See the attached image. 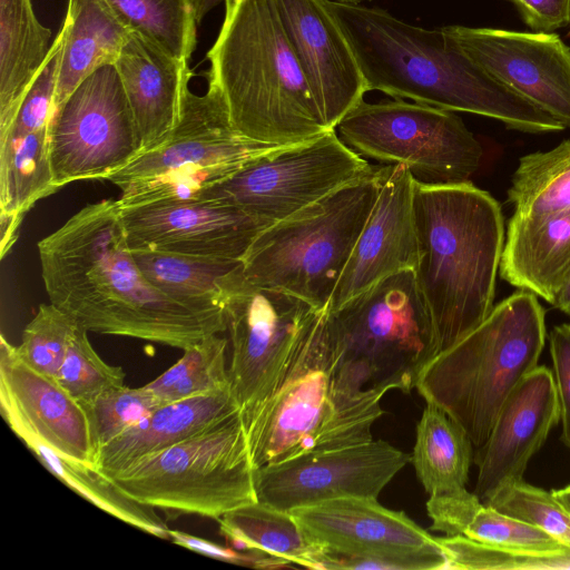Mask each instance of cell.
<instances>
[{"mask_svg": "<svg viewBox=\"0 0 570 570\" xmlns=\"http://www.w3.org/2000/svg\"><path fill=\"white\" fill-rule=\"evenodd\" d=\"M37 248L50 303L87 332L184 351L227 331L226 315L196 313L150 284L128 245L118 200L83 206Z\"/></svg>", "mask_w": 570, "mask_h": 570, "instance_id": "obj_1", "label": "cell"}, {"mask_svg": "<svg viewBox=\"0 0 570 570\" xmlns=\"http://www.w3.org/2000/svg\"><path fill=\"white\" fill-rule=\"evenodd\" d=\"M325 2L355 55L368 91L489 117L523 132L564 129L485 73L450 45L441 29L412 26L382 9Z\"/></svg>", "mask_w": 570, "mask_h": 570, "instance_id": "obj_2", "label": "cell"}, {"mask_svg": "<svg viewBox=\"0 0 570 570\" xmlns=\"http://www.w3.org/2000/svg\"><path fill=\"white\" fill-rule=\"evenodd\" d=\"M413 209L419 242L414 274L433 324L436 356L492 311L504 220L492 195L470 181L414 180Z\"/></svg>", "mask_w": 570, "mask_h": 570, "instance_id": "obj_3", "label": "cell"}, {"mask_svg": "<svg viewBox=\"0 0 570 570\" xmlns=\"http://www.w3.org/2000/svg\"><path fill=\"white\" fill-rule=\"evenodd\" d=\"M207 52L208 83L244 137L275 146L328 129L288 40L275 0H226ZM333 130V129H332Z\"/></svg>", "mask_w": 570, "mask_h": 570, "instance_id": "obj_4", "label": "cell"}, {"mask_svg": "<svg viewBox=\"0 0 570 570\" xmlns=\"http://www.w3.org/2000/svg\"><path fill=\"white\" fill-rule=\"evenodd\" d=\"M337 363L327 311L318 309L299 335L276 390L245 429L255 469L373 440L385 393L347 384Z\"/></svg>", "mask_w": 570, "mask_h": 570, "instance_id": "obj_5", "label": "cell"}, {"mask_svg": "<svg viewBox=\"0 0 570 570\" xmlns=\"http://www.w3.org/2000/svg\"><path fill=\"white\" fill-rule=\"evenodd\" d=\"M544 342L546 312L535 294L519 288L428 362L415 389L459 423L476 449L510 393L538 366Z\"/></svg>", "mask_w": 570, "mask_h": 570, "instance_id": "obj_6", "label": "cell"}, {"mask_svg": "<svg viewBox=\"0 0 570 570\" xmlns=\"http://www.w3.org/2000/svg\"><path fill=\"white\" fill-rule=\"evenodd\" d=\"M379 188L380 167L264 228L242 259L245 278L325 309Z\"/></svg>", "mask_w": 570, "mask_h": 570, "instance_id": "obj_7", "label": "cell"}, {"mask_svg": "<svg viewBox=\"0 0 570 570\" xmlns=\"http://www.w3.org/2000/svg\"><path fill=\"white\" fill-rule=\"evenodd\" d=\"M327 315L337 373L357 390L410 393L435 356L433 324L413 269L379 281Z\"/></svg>", "mask_w": 570, "mask_h": 570, "instance_id": "obj_8", "label": "cell"}, {"mask_svg": "<svg viewBox=\"0 0 570 570\" xmlns=\"http://www.w3.org/2000/svg\"><path fill=\"white\" fill-rule=\"evenodd\" d=\"M282 146L248 139L232 125L217 88L185 87L179 118L158 147L140 153L105 178L120 190V206L197 199L248 161Z\"/></svg>", "mask_w": 570, "mask_h": 570, "instance_id": "obj_9", "label": "cell"}, {"mask_svg": "<svg viewBox=\"0 0 570 570\" xmlns=\"http://www.w3.org/2000/svg\"><path fill=\"white\" fill-rule=\"evenodd\" d=\"M254 472L237 412L108 478L126 494L155 509L218 520L257 500Z\"/></svg>", "mask_w": 570, "mask_h": 570, "instance_id": "obj_10", "label": "cell"}, {"mask_svg": "<svg viewBox=\"0 0 570 570\" xmlns=\"http://www.w3.org/2000/svg\"><path fill=\"white\" fill-rule=\"evenodd\" d=\"M335 130L362 157L403 165L424 185L470 181L483 157L481 144L454 111L400 98L363 100Z\"/></svg>", "mask_w": 570, "mask_h": 570, "instance_id": "obj_11", "label": "cell"}, {"mask_svg": "<svg viewBox=\"0 0 570 570\" xmlns=\"http://www.w3.org/2000/svg\"><path fill=\"white\" fill-rule=\"evenodd\" d=\"M223 301L228 374L246 429L276 390L299 335L318 309L284 291L249 283L243 262L225 278Z\"/></svg>", "mask_w": 570, "mask_h": 570, "instance_id": "obj_12", "label": "cell"}, {"mask_svg": "<svg viewBox=\"0 0 570 570\" xmlns=\"http://www.w3.org/2000/svg\"><path fill=\"white\" fill-rule=\"evenodd\" d=\"M373 169L333 129L248 161L199 198L226 202L272 225Z\"/></svg>", "mask_w": 570, "mask_h": 570, "instance_id": "obj_13", "label": "cell"}, {"mask_svg": "<svg viewBox=\"0 0 570 570\" xmlns=\"http://www.w3.org/2000/svg\"><path fill=\"white\" fill-rule=\"evenodd\" d=\"M140 151L139 134L115 65L88 76L50 122L49 157L59 188L81 179H105Z\"/></svg>", "mask_w": 570, "mask_h": 570, "instance_id": "obj_14", "label": "cell"}, {"mask_svg": "<svg viewBox=\"0 0 570 570\" xmlns=\"http://www.w3.org/2000/svg\"><path fill=\"white\" fill-rule=\"evenodd\" d=\"M410 462V454L383 440L314 451L255 469V492L258 501L285 511L344 497L377 499Z\"/></svg>", "mask_w": 570, "mask_h": 570, "instance_id": "obj_15", "label": "cell"}, {"mask_svg": "<svg viewBox=\"0 0 570 570\" xmlns=\"http://www.w3.org/2000/svg\"><path fill=\"white\" fill-rule=\"evenodd\" d=\"M441 31L495 81L570 128V48L558 35L465 26Z\"/></svg>", "mask_w": 570, "mask_h": 570, "instance_id": "obj_16", "label": "cell"}, {"mask_svg": "<svg viewBox=\"0 0 570 570\" xmlns=\"http://www.w3.org/2000/svg\"><path fill=\"white\" fill-rule=\"evenodd\" d=\"M1 413L26 444L96 468L98 446L89 412L58 381L30 366L1 335Z\"/></svg>", "mask_w": 570, "mask_h": 570, "instance_id": "obj_17", "label": "cell"}, {"mask_svg": "<svg viewBox=\"0 0 570 570\" xmlns=\"http://www.w3.org/2000/svg\"><path fill=\"white\" fill-rule=\"evenodd\" d=\"M119 215L130 249L235 261L269 226L232 204L207 198L119 205Z\"/></svg>", "mask_w": 570, "mask_h": 570, "instance_id": "obj_18", "label": "cell"}, {"mask_svg": "<svg viewBox=\"0 0 570 570\" xmlns=\"http://www.w3.org/2000/svg\"><path fill=\"white\" fill-rule=\"evenodd\" d=\"M288 40L328 129L368 91L355 55L325 0H275Z\"/></svg>", "mask_w": 570, "mask_h": 570, "instance_id": "obj_19", "label": "cell"}, {"mask_svg": "<svg viewBox=\"0 0 570 570\" xmlns=\"http://www.w3.org/2000/svg\"><path fill=\"white\" fill-rule=\"evenodd\" d=\"M414 179L403 165L380 167L375 204L334 289L327 311L402 271L415 269L419 242L413 209Z\"/></svg>", "mask_w": 570, "mask_h": 570, "instance_id": "obj_20", "label": "cell"}, {"mask_svg": "<svg viewBox=\"0 0 570 570\" xmlns=\"http://www.w3.org/2000/svg\"><path fill=\"white\" fill-rule=\"evenodd\" d=\"M559 421L553 373L537 366L510 393L487 441L473 453L474 493L485 501L504 485L522 481L530 459Z\"/></svg>", "mask_w": 570, "mask_h": 570, "instance_id": "obj_21", "label": "cell"}, {"mask_svg": "<svg viewBox=\"0 0 570 570\" xmlns=\"http://www.w3.org/2000/svg\"><path fill=\"white\" fill-rule=\"evenodd\" d=\"M325 552L372 554L438 547L430 534L402 511L377 499L344 497L289 511Z\"/></svg>", "mask_w": 570, "mask_h": 570, "instance_id": "obj_22", "label": "cell"}, {"mask_svg": "<svg viewBox=\"0 0 570 570\" xmlns=\"http://www.w3.org/2000/svg\"><path fill=\"white\" fill-rule=\"evenodd\" d=\"M114 65L136 122L140 153L158 147L179 118L191 77L189 62L132 31Z\"/></svg>", "mask_w": 570, "mask_h": 570, "instance_id": "obj_23", "label": "cell"}, {"mask_svg": "<svg viewBox=\"0 0 570 570\" xmlns=\"http://www.w3.org/2000/svg\"><path fill=\"white\" fill-rule=\"evenodd\" d=\"M499 273L512 286L551 304L570 279V209L512 215Z\"/></svg>", "mask_w": 570, "mask_h": 570, "instance_id": "obj_24", "label": "cell"}, {"mask_svg": "<svg viewBox=\"0 0 570 570\" xmlns=\"http://www.w3.org/2000/svg\"><path fill=\"white\" fill-rule=\"evenodd\" d=\"M239 412L233 389L165 404L99 448L96 469L111 476L137 461L190 439Z\"/></svg>", "mask_w": 570, "mask_h": 570, "instance_id": "obj_25", "label": "cell"}, {"mask_svg": "<svg viewBox=\"0 0 570 570\" xmlns=\"http://www.w3.org/2000/svg\"><path fill=\"white\" fill-rule=\"evenodd\" d=\"M55 112L92 72L114 65L132 30L105 0H68Z\"/></svg>", "mask_w": 570, "mask_h": 570, "instance_id": "obj_26", "label": "cell"}, {"mask_svg": "<svg viewBox=\"0 0 570 570\" xmlns=\"http://www.w3.org/2000/svg\"><path fill=\"white\" fill-rule=\"evenodd\" d=\"M58 189L49 157V130L0 139L1 258L16 243L24 215Z\"/></svg>", "mask_w": 570, "mask_h": 570, "instance_id": "obj_27", "label": "cell"}, {"mask_svg": "<svg viewBox=\"0 0 570 570\" xmlns=\"http://www.w3.org/2000/svg\"><path fill=\"white\" fill-rule=\"evenodd\" d=\"M426 511L431 529L495 547L556 551L570 549L543 530L481 502L466 489L430 495Z\"/></svg>", "mask_w": 570, "mask_h": 570, "instance_id": "obj_28", "label": "cell"}, {"mask_svg": "<svg viewBox=\"0 0 570 570\" xmlns=\"http://www.w3.org/2000/svg\"><path fill=\"white\" fill-rule=\"evenodd\" d=\"M31 0H0V134L10 127L51 49Z\"/></svg>", "mask_w": 570, "mask_h": 570, "instance_id": "obj_29", "label": "cell"}, {"mask_svg": "<svg viewBox=\"0 0 570 570\" xmlns=\"http://www.w3.org/2000/svg\"><path fill=\"white\" fill-rule=\"evenodd\" d=\"M145 277L157 289L204 315L225 316L223 283L242 261L131 249Z\"/></svg>", "mask_w": 570, "mask_h": 570, "instance_id": "obj_30", "label": "cell"}, {"mask_svg": "<svg viewBox=\"0 0 570 570\" xmlns=\"http://www.w3.org/2000/svg\"><path fill=\"white\" fill-rule=\"evenodd\" d=\"M217 521L222 535L238 550L275 558L287 567L316 569L322 549L289 511L256 500L228 511Z\"/></svg>", "mask_w": 570, "mask_h": 570, "instance_id": "obj_31", "label": "cell"}, {"mask_svg": "<svg viewBox=\"0 0 570 570\" xmlns=\"http://www.w3.org/2000/svg\"><path fill=\"white\" fill-rule=\"evenodd\" d=\"M473 444L462 426L445 411L426 403L416 424L411 462L429 495L465 489Z\"/></svg>", "mask_w": 570, "mask_h": 570, "instance_id": "obj_32", "label": "cell"}, {"mask_svg": "<svg viewBox=\"0 0 570 570\" xmlns=\"http://www.w3.org/2000/svg\"><path fill=\"white\" fill-rule=\"evenodd\" d=\"M26 446L57 479L100 510L144 532L169 540L170 529L155 508L126 494L98 469L66 460L37 443Z\"/></svg>", "mask_w": 570, "mask_h": 570, "instance_id": "obj_33", "label": "cell"}, {"mask_svg": "<svg viewBox=\"0 0 570 570\" xmlns=\"http://www.w3.org/2000/svg\"><path fill=\"white\" fill-rule=\"evenodd\" d=\"M508 199L520 216L570 209V140L521 157Z\"/></svg>", "mask_w": 570, "mask_h": 570, "instance_id": "obj_34", "label": "cell"}, {"mask_svg": "<svg viewBox=\"0 0 570 570\" xmlns=\"http://www.w3.org/2000/svg\"><path fill=\"white\" fill-rule=\"evenodd\" d=\"M228 343L220 334L204 337L145 389L165 405L232 387L226 366Z\"/></svg>", "mask_w": 570, "mask_h": 570, "instance_id": "obj_35", "label": "cell"}, {"mask_svg": "<svg viewBox=\"0 0 570 570\" xmlns=\"http://www.w3.org/2000/svg\"><path fill=\"white\" fill-rule=\"evenodd\" d=\"M105 1L132 31L189 62L197 43L195 0Z\"/></svg>", "mask_w": 570, "mask_h": 570, "instance_id": "obj_36", "label": "cell"}, {"mask_svg": "<svg viewBox=\"0 0 570 570\" xmlns=\"http://www.w3.org/2000/svg\"><path fill=\"white\" fill-rule=\"evenodd\" d=\"M446 569L528 570L570 569V549L538 551L489 546L462 535L435 537Z\"/></svg>", "mask_w": 570, "mask_h": 570, "instance_id": "obj_37", "label": "cell"}, {"mask_svg": "<svg viewBox=\"0 0 570 570\" xmlns=\"http://www.w3.org/2000/svg\"><path fill=\"white\" fill-rule=\"evenodd\" d=\"M125 377L122 367L106 363L78 326L57 376L62 386L88 409L106 391L125 385Z\"/></svg>", "mask_w": 570, "mask_h": 570, "instance_id": "obj_38", "label": "cell"}, {"mask_svg": "<svg viewBox=\"0 0 570 570\" xmlns=\"http://www.w3.org/2000/svg\"><path fill=\"white\" fill-rule=\"evenodd\" d=\"M77 327L76 322L52 303L40 304L16 350L30 366L57 377Z\"/></svg>", "mask_w": 570, "mask_h": 570, "instance_id": "obj_39", "label": "cell"}, {"mask_svg": "<svg viewBox=\"0 0 570 570\" xmlns=\"http://www.w3.org/2000/svg\"><path fill=\"white\" fill-rule=\"evenodd\" d=\"M483 503L543 530L570 548V513L552 492L522 480L504 485Z\"/></svg>", "mask_w": 570, "mask_h": 570, "instance_id": "obj_40", "label": "cell"}, {"mask_svg": "<svg viewBox=\"0 0 570 570\" xmlns=\"http://www.w3.org/2000/svg\"><path fill=\"white\" fill-rule=\"evenodd\" d=\"M160 403L145 389L121 385L102 393L87 410L99 448L157 410Z\"/></svg>", "mask_w": 570, "mask_h": 570, "instance_id": "obj_41", "label": "cell"}, {"mask_svg": "<svg viewBox=\"0 0 570 570\" xmlns=\"http://www.w3.org/2000/svg\"><path fill=\"white\" fill-rule=\"evenodd\" d=\"M62 39L63 32L60 28L46 62L26 91L10 127L7 131L0 134V139L7 136L49 130L55 115V96Z\"/></svg>", "mask_w": 570, "mask_h": 570, "instance_id": "obj_42", "label": "cell"}, {"mask_svg": "<svg viewBox=\"0 0 570 570\" xmlns=\"http://www.w3.org/2000/svg\"><path fill=\"white\" fill-rule=\"evenodd\" d=\"M316 569L439 570L446 569V558L440 546L421 550L355 556L322 550Z\"/></svg>", "mask_w": 570, "mask_h": 570, "instance_id": "obj_43", "label": "cell"}, {"mask_svg": "<svg viewBox=\"0 0 570 570\" xmlns=\"http://www.w3.org/2000/svg\"><path fill=\"white\" fill-rule=\"evenodd\" d=\"M553 377L561 421V441L570 450V324L557 325L549 334Z\"/></svg>", "mask_w": 570, "mask_h": 570, "instance_id": "obj_44", "label": "cell"}, {"mask_svg": "<svg viewBox=\"0 0 570 570\" xmlns=\"http://www.w3.org/2000/svg\"><path fill=\"white\" fill-rule=\"evenodd\" d=\"M169 540L188 550L229 563L255 568H284V563L275 558L253 551L240 552L179 530H169Z\"/></svg>", "mask_w": 570, "mask_h": 570, "instance_id": "obj_45", "label": "cell"}, {"mask_svg": "<svg viewBox=\"0 0 570 570\" xmlns=\"http://www.w3.org/2000/svg\"><path fill=\"white\" fill-rule=\"evenodd\" d=\"M534 31L552 32L570 23V0H511Z\"/></svg>", "mask_w": 570, "mask_h": 570, "instance_id": "obj_46", "label": "cell"}, {"mask_svg": "<svg viewBox=\"0 0 570 570\" xmlns=\"http://www.w3.org/2000/svg\"><path fill=\"white\" fill-rule=\"evenodd\" d=\"M551 305L570 316V279L560 289Z\"/></svg>", "mask_w": 570, "mask_h": 570, "instance_id": "obj_47", "label": "cell"}, {"mask_svg": "<svg viewBox=\"0 0 570 570\" xmlns=\"http://www.w3.org/2000/svg\"><path fill=\"white\" fill-rule=\"evenodd\" d=\"M225 1L226 0H195L197 22L200 23L206 14Z\"/></svg>", "mask_w": 570, "mask_h": 570, "instance_id": "obj_48", "label": "cell"}, {"mask_svg": "<svg viewBox=\"0 0 570 570\" xmlns=\"http://www.w3.org/2000/svg\"><path fill=\"white\" fill-rule=\"evenodd\" d=\"M553 497L566 508L570 513V485L552 490Z\"/></svg>", "mask_w": 570, "mask_h": 570, "instance_id": "obj_49", "label": "cell"}, {"mask_svg": "<svg viewBox=\"0 0 570 570\" xmlns=\"http://www.w3.org/2000/svg\"><path fill=\"white\" fill-rule=\"evenodd\" d=\"M337 1H341V2H345V3H351V4H357L364 0H337Z\"/></svg>", "mask_w": 570, "mask_h": 570, "instance_id": "obj_50", "label": "cell"}]
</instances>
